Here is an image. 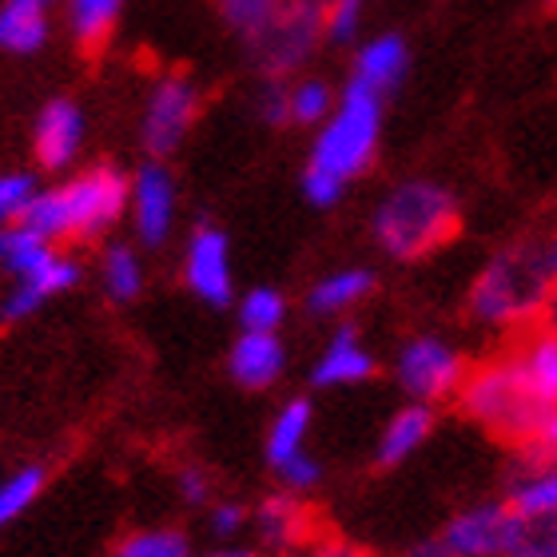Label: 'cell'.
Instances as JSON below:
<instances>
[{
    "mask_svg": "<svg viewBox=\"0 0 557 557\" xmlns=\"http://www.w3.org/2000/svg\"><path fill=\"white\" fill-rule=\"evenodd\" d=\"M307 525H311V513L302 510V506L295 498H287V494H278V498H268L256 510V530H259V537H263L268 546L283 549V554H290V549H295L302 542V537H307Z\"/></svg>",
    "mask_w": 557,
    "mask_h": 557,
    "instance_id": "obj_17",
    "label": "cell"
},
{
    "mask_svg": "<svg viewBox=\"0 0 557 557\" xmlns=\"http://www.w3.org/2000/svg\"><path fill=\"white\" fill-rule=\"evenodd\" d=\"M283 557H307V554H283Z\"/></svg>",
    "mask_w": 557,
    "mask_h": 557,
    "instance_id": "obj_45",
    "label": "cell"
},
{
    "mask_svg": "<svg viewBox=\"0 0 557 557\" xmlns=\"http://www.w3.org/2000/svg\"><path fill=\"white\" fill-rule=\"evenodd\" d=\"M374 287V275L371 271H338V275H326L319 287L307 295V307H311L314 314H338L347 311V307H355L359 299H367Z\"/></svg>",
    "mask_w": 557,
    "mask_h": 557,
    "instance_id": "obj_24",
    "label": "cell"
},
{
    "mask_svg": "<svg viewBox=\"0 0 557 557\" xmlns=\"http://www.w3.org/2000/svg\"><path fill=\"white\" fill-rule=\"evenodd\" d=\"M33 199L36 187L28 175H0V223H21Z\"/></svg>",
    "mask_w": 557,
    "mask_h": 557,
    "instance_id": "obj_31",
    "label": "cell"
},
{
    "mask_svg": "<svg viewBox=\"0 0 557 557\" xmlns=\"http://www.w3.org/2000/svg\"><path fill=\"white\" fill-rule=\"evenodd\" d=\"M199 116V88L187 76H163L148 96L144 112V148L151 156H168L184 144Z\"/></svg>",
    "mask_w": 557,
    "mask_h": 557,
    "instance_id": "obj_10",
    "label": "cell"
},
{
    "mask_svg": "<svg viewBox=\"0 0 557 557\" xmlns=\"http://www.w3.org/2000/svg\"><path fill=\"white\" fill-rule=\"evenodd\" d=\"M36 4H48V0H36Z\"/></svg>",
    "mask_w": 557,
    "mask_h": 557,
    "instance_id": "obj_46",
    "label": "cell"
},
{
    "mask_svg": "<svg viewBox=\"0 0 557 557\" xmlns=\"http://www.w3.org/2000/svg\"><path fill=\"white\" fill-rule=\"evenodd\" d=\"M275 474L283 478L290 490H311L314 482H319V462L302 450V454H295V458H287L283 466H275Z\"/></svg>",
    "mask_w": 557,
    "mask_h": 557,
    "instance_id": "obj_34",
    "label": "cell"
},
{
    "mask_svg": "<svg viewBox=\"0 0 557 557\" xmlns=\"http://www.w3.org/2000/svg\"><path fill=\"white\" fill-rule=\"evenodd\" d=\"M104 287L116 302H128L139 295V287H144V268H139V259L132 247H112V251H108Z\"/></svg>",
    "mask_w": 557,
    "mask_h": 557,
    "instance_id": "obj_26",
    "label": "cell"
},
{
    "mask_svg": "<svg viewBox=\"0 0 557 557\" xmlns=\"http://www.w3.org/2000/svg\"><path fill=\"white\" fill-rule=\"evenodd\" d=\"M534 446L546 454V458H557V403L546 410V418H542V430H537Z\"/></svg>",
    "mask_w": 557,
    "mask_h": 557,
    "instance_id": "obj_38",
    "label": "cell"
},
{
    "mask_svg": "<svg viewBox=\"0 0 557 557\" xmlns=\"http://www.w3.org/2000/svg\"><path fill=\"white\" fill-rule=\"evenodd\" d=\"M518 362H522L525 379L534 386V395L554 407L557 403V331H542V335L525 338V347L518 350Z\"/></svg>",
    "mask_w": 557,
    "mask_h": 557,
    "instance_id": "obj_21",
    "label": "cell"
},
{
    "mask_svg": "<svg viewBox=\"0 0 557 557\" xmlns=\"http://www.w3.org/2000/svg\"><path fill=\"white\" fill-rule=\"evenodd\" d=\"M458 203L446 187L414 180L395 187L374 211V239L383 244L386 256L395 259H422L430 251L446 247L458 235Z\"/></svg>",
    "mask_w": 557,
    "mask_h": 557,
    "instance_id": "obj_3",
    "label": "cell"
},
{
    "mask_svg": "<svg viewBox=\"0 0 557 557\" xmlns=\"http://www.w3.org/2000/svg\"><path fill=\"white\" fill-rule=\"evenodd\" d=\"M371 371H374V359L359 343V331H355V326H343V331L326 343L323 359L314 367V386L362 383V379H371Z\"/></svg>",
    "mask_w": 557,
    "mask_h": 557,
    "instance_id": "obj_16",
    "label": "cell"
},
{
    "mask_svg": "<svg viewBox=\"0 0 557 557\" xmlns=\"http://www.w3.org/2000/svg\"><path fill=\"white\" fill-rule=\"evenodd\" d=\"M302 191H307V199H311V203H319V208H331V203L338 199V191H343V180L319 172V168H307Z\"/></svg>",
    "mask_w": 557,
    "mask_h": 557,
    "instance_id": "obj_35",
    "label": "cell"
},
{
    "mask_svg": "<svg viewBox=\"0 0 557 557\" xmlns=\"http://www.w3.org/2000/svg\"><path fill=\"white\" fill-rule=\"evenodd\" d=\"M458 407L466 418H474L478 426H486L490 434L506 442H518V446L537 438L542 418L549 410L525 379L518 350L466 371L462 386H458Z\"/></svg>",
    "mask_w": 557,
    "mask_h": 557,
    "instance_id": "obj_2",
    "label": "cell"
},
{
    "mask_svg": "<svg viewBox=\"0 0 557 557\" xmlns=\"http://www.w3.org/2000/svg\"><path fill=\"white\" fill-rule=\"evenodd\" d=\"M187 287L203 302H232V256H227V235L215 227H199L187 244Z\"/></svg>",
    "mask_w": 557,
    "mask_h": 557,
    "instance_id": "obj_11",
    "label": "cell"
},
{
    "mask_svg": "<svg viewBox=\"0 0 557 557\" xmlns=\"http://www.w3.org/2000/svg\"><path fill=\"white\" fill-rule=\"evenodd\" d=\"M359 28V0H331L326 4V36L331 40H350Z\"/></svg>",
    "mask_w": 557,
    "mask_h": 557,
    "instance_id": "obj_33",
    "label": "cell"
},
{
    "mask_svg": "<svg viewBox=\"0 0 557 557\" xmlns=\"http://www.w3.org/2000/svg\"><path fill=\"white\" fill-rule=\"evenodd\" d=\"M379 96L371 84L350 81L347 92H343V104L335 108V116L326 120L323 136L314 144L311 168L335 175L347 184L350 175H359L374 156V144H379V120H383V108H379Z\"/></svg>",
    "mask_w": 557,
    "mask_h": 557,
    "instance_id": "obj_5",
    "label": "cell"
},
{
    "mask_svg": "<svg viewBox=\"0 0 557 557\" xmlns=\"http://www.w3.org/2000/svg\"><path fill=\"white\" fill-rule=\"evenodd\" d=\"M549 271L542 244L506 247L490 259L470 287V311L490 326H522L542 319L549 299Z\"/></svg>",
    "mask_w": 557,
    "mask_h": 557,
    "instance_id": "obj_4",
    "label": "cell"
},
{
    "mask_svg": "<svg viewBox=\"0 0 557 557\" xmlns=\"http://www.w3.org/2000/svg\"><path fill=\"white\" fill-rule=\"evenodd\" d=\"M542 323H546L549 331H557V287H549V299H546V307H542Z\"/></svg>",
    "mask_w": 557,
    "mask_h": 557,
    "instance_id": "obj_43",
    "label": "cell"
},
{
    "mask_svg": "<svg viewBox=\"0 0 557 557\" xmlns=\"http://www.w3.org/2000/svg\"><path fill=\"white\" fill-rule=\"evenodd\" d=\"M510 557H557V513H546V518H522L518 513V534H513Z\"/></svg>",
    "mask_w": 557,
    "mask_h": 557,
    "instance_id": "obj_27",
    "label": "cell"
},
{
    "mask_svg": "<svg viewBox=\"0 0 557 557\" xmlns=\"http://www.w3.org/2000/svg\"><path fill=\"white\" fill-rule=\"evenodd\" d=\"M81 136H84L81 108L72 104V100H52L40 112V120H36V139H33L36 160L45 163V168H64L81 151Z\"/></svg>",
    "mask_w": 557,
    "mask_h": 557,
    "instance_id": "obj_14",
    "label": "cell"
},
{
    "mask_svg": "<svg viewBox=\"0 0 557 557\" xmlns=\"http://www.w3.org/2000/svg\"><path fill=\"white\" fill-rule=\"evenodd\" d=\"M112 557H187V542L175 530H144V534L120 542Z\"/></svg>",
    "mask_w": 557,
    "mask_h": 557,
    "instance_id": "obj_29",
    "label": "cell"
},
{
    "mask_svg": "<svg viewBox=\"0 0 557 557\" xmlns=\"http://www.w3.org/2000/svg\"><path fill=\"white\" fill-rule=\"evenodd\" d=\"M263 116H268L271 124H278V120H290L287 116V92H283V88H275V84L263 92Z\"/></svg>",
    "mask_w": 557,
    "mask_h": 557,
    "instance_id": "obj_39",
    "label": "cell"
},
{
    "mask_svg": "<svg viewBox=\"0 0 557 557\" xmlns=\"http://www.w3.org/2000/svg\"><path fill=\"white\" fill-rule=\"evenodd\" d=\"M40 490H45V470L40 466H24L12 478H4L0 482V525L16 522L40 498Z\"/></svg>",
    "mask_w": 557,
    "mask_h": 557,
    "instance_id": "obj_25",
    "label": "cell"
},
{
    "mask_svg": "<svg viewBox=\"0 0 557 557\" xmlns=\"http://www.w3.org/2000/svg\"><path fill=\"white\" fill-rule=\"evenodd\" d=\"M311 434V403L307 398H290L287 407L278 410L268 434V458L271 466H283L287 458L302 454V442Z\"/></svg>",
    "mask_w": 557,
    "mask_h": 557,
    "instance_id": "obj_23",
    "label": "cell"
},
{
    "mask_svg": "<svg viewBox=\"0 0 557 557\" xmlns=\"http://www.w3.org/2000/svg\"><path fill=\"white\" fill-rule=\"evenodd\" d=\"M244 522H247V513L235 506V502H227V506H215V513H211V530L220 537H232V534H239L244 530Z\"/></svg>",
    "mask_w": 557,
    "mask_h": 557,
    "instance_id": "obj_37",
    "label": "cell"
},
{
    "mask_svg": "<svg viewBox=\"0 0 557 557\" xmlns=\"http://www.w3.org/2000/svg\"><path fill=\"white\" fill-rule=\"evenodd\" d=\"M403 72H407V45L398 36H383V40H374L359 52L355 81L371 84L374 92H386L403 81Z\"/></svg>",
    "mask_w": 557,
    "mask_h": 557,
    "instance_id": "obj_20",
    "label": "cell"
},
{
    "mask_svg": "<svg viewBox=\"0 0 557 557\" xmlns=\"http://www.w3.org/2000/svg\"><path fill=\"white\" fill-rule=\"evenodd\" d=\"M0 268L9 271L16 283L36 287L45 299L69 290L72 283L81 278V268H76L72 259L57 256L45 235H36L33 227H24V223H9V227L0 232Z\"/></svg>",
    "mask_w": 557,
    "mask_h": 557,
    "instance_id": "obj_7",
    "label": "cell"
},
{
    "mask_svg": "<svg viewBox=\"0 0 557 557\" xmlns=\"http://www.w3.org/2000/svg\"><path fill=\"white\" fill-rule=\"evenodd\" d=\"M120 4L124 0H69V16H72V33L81 40L84 57L88 52H100L108 45V36L116 28Z\"/></svg>",
    "mask_w": 557,
    "mask_h": 557,
    "instance_id": "obj_22",
    "label": "cell"
},
{
    "mask_svg": "<svg viewBox=\"0 0 557 557\" xmlns=\"http://www.w3.org/2000/svg\"><path fill=\"white\" fill-rule=\"evenodd\" d=\"M175 486H180L184 502H191V506H199V502L211 498L208 474H203V470H196V466H184V470H180V478H175Z\"/></svg>",
    "mask_w": 557,
    "mask_h": 557,
    "instance_id": "obj_36",
    "label": "cell"
},
{
    "mask_svg": "<svg viewBox=\"0 0 557 557\" xmlns=\"http://www.w3.org/2000/svg\"><path fill=\"white\" fill-rule=\"evenodd\" d=\"M307 557H371V554L359 546H350V542H319Z\"/></svg>",
    "mask_w": 557,
    "mask_h": 557,
    "instance_id": "obj_40",
    "label": "cell"
},
{
    "mask_svg": "<svg viewBox=\"0 0 557 557\" xmlns=\"http://www.w3.org/2000/svg\"><path fill=\"white\" fill-rule=\"evenodd\" d=\"M407 557H454V554L442 546V537H438V542H422V546H414Z\"/></svg>",
    "mask_w": 557,
    "mask_h": 557,
    "instance_id": "obj_42",
    "label": "cell"
},
{
    "mask_svg": "<svg viewBox=\"0 0 557 557\" xmlns=\"http://www.w3.org/2000/svg\"><path fill=\"white\" fill-rule=\"evenodd\" d=\"M287 314V302L283 295L271 287H256L247 290V299L239 302V319H244V331H278Z\"/></svg>",
    "mask_w": 557,
    "mask_h": 557,
    "instance_id": "obj_28",
    "label": "cell"
},
{
    "mask_svg": "<svg viewBox=\"0 0 557 557\" xmlns=\"http://www.w3.org/2000/svg\"><path fill=\"white\" fill-rule=\"evenodd\" d=\"M208 557H256V554H247V549H220V554H208Z\"/></svg>",
    "mask_w": 557,
    "mask_h": 557,
    "instance_id": "obj_44",
    "label": "cell"
},
{
    "mask_svg": "<svg viewBox=\"0 0 557 557\" xmlns=\"http://www.w3.org/2000/svg\"><path fill=\"white\" fill-rule=\"evenodd\" d=\"M326 4L331 0H278L268 21L247 36L259 69L271 76L299 69L319 45V36H326Z\"/></svg>",
    "mask_w": 557,
    "mask_h": 557,
    "instance_id": "obj_6",
    "label": "cell"
},
{
    "mask_svg": "<svg viewBox=\"0 0 557 557\" xmlns=\"http://www.w3.org/2000/svg\"><path fill=\"white\" fill-rule=\"evenodd\" d=\"M525 462L513 478L510 490V506L522 518H546V513H557V458H546L537 450L534 442L522 446Z\"/></svg>",
    "mask_w": 557,
    "mask_h": 557,
    "instance_id": "obj_13",
    "label": "cell"
},
{
    "mask_svg": "<svg viewBox=\"0 0 557 557\" xmlns=\"http://www.w3.org/2000/svg\"><path fill=\"white\" fill-rule=\"evenodd\" d=\"M430 430H434V414H430L426 407L398 410V414L386 422L383 438H379V466L407 462L410 454L430 438Z\"/></svg>",
    "mask_w": 557,
    "mask_h": 557,
    "instance_id": "obj_18",
    "label": "cell"
},
{
    "mask_svg": "<svg viewBox=\"0 0 557 557\" xmlns=\"http://www.w3.org/2000/svg\"><path fill=\"white\" fill-rule=\"evenodd\" d=\"M128 199V180L112 163H100V168L76 175L57 191H36L21 223L33 227L36 235H45L48 244L52 239H96L120 220Z\"/></svg>",
    "mask_w": 557,
    "mask_h": 557,
    "instance_id": "obj_1",
    "label": "cell"
},
{
    "mask_svg": "<svg viewBox=\"0 0 557 557\" xmlns=\"http://www.w3.org/2000/svg\"><path fill=\"white\" fill-rule=\"evenodd\" d=\"M466 379V362L442 338H414L398 355V383L418 403H438L446 395H458Z\"/></svg>",
    "mask_w": 557,
    "mask_h": 557,
    "instance_id": "obj_9",
    "label": "cell"
},
{
    "mask_svg": "<svg viewBox=\"0 0 557 557\" xmlns=\"http://www.w3.org/2000/svg\"><path fill=\"white\" fill-rule=\"evenodd\" d=\"M132 211H136V227L144 244H163L172 232V211H175V187L172 175L163 168H144L132 184Z\"/></svg>",
    "mask_w": 557,
    "mask_h": 557,
    "instance_id": "obj_12",
    "label": "cell"
},
{
    "mask_svg": "<svg viewBox=\"0 0 557 557\" xmlns=\"http://www.w3.org/2000/svg\"><path fill=\"white\" fill-rule=\"evenodd\" d=\"M278 0H220L223 9V21L232 24V28H239L244 36H251L259 28V24L268 21L271 12H275Z\"/></svg>",
    "mask_w": 557,
    "mask_h": 557,
    "instance_id": "obj_32",
    "label": "cell"
},
{
    "mask_svg": "<svg viewBox=\"0 0 557 557\" xmlns=\"http://www.w3.org/2000/svg\"><path fill=\"white\" fill-rule=\"evenodd\" d=\"M48 36V16H45V4H36V0H9L4 9H0V48L4 52H36V48L45 45Z\"/></svg>",
    "mask_w": 557,
    "mask_h": 557,
    "instance_id": "obj_19",
    "label": "cell"
},
{
    "mask_svg": "<svg viewBox=\"0 0 557 557\" xmlns=\"http://www.w3.org/2000/svg\"><path fill=\"white\" fill-rule=\"evenodd\" d=\"M283 343L275 338V331H244L239 343L232 347V374L239 386L263 391L283 374Z\"/></svg>",
    "mask_w": 557,
    "mask_h": 557,
    "instance_id": "obj_15",
    "label": "cell"
},
{
    "mask_svg": "<svg viewBox=\"0 0 557 557\" xmlns=\"http://www.w3.org/2000/svg\"><path fill=\"white\" fill-rule=\"evenodd\" d=\"M542 256H546V271H549V283L557 287V235H549L546 244H542Z\"/></svg>",
    "mask_w": 557,
    "mask_h": 557,
    "instance_id": "obj_41",
    "label": "cell"
},
{
    "mask_svg": "<svg viewBox=\"0 0 557 557\" xmlns=\"http://www.w3.org/2000/svg\"><path fill=\"white\" fill-rule=\"evenodd\" d=\"M513 534H518V513L510 502H482L454 513L450 525L442 530V546L454 557H510Z\"/></svg>",
    "mask_w": 557,
    "mask_h": 557,
    "instance_id": "obj_8",
    "label": "cell"
},
{
    "mask_svg": "<svg viewBox=\"0 0 557 557\" xmlns=\"http://www.w3.org/2000/svg\"><path fill=\"white\" fill-rule=\"evenodd\" d=\"M331 112V88L323 81H302L287 92V116L295 124H319Z\"/></svg>",
    "mask_w": 557,
    "mask_h": 557,
    "instance_id": "obj_30",
    "label": "cell"
}]
</instances>
